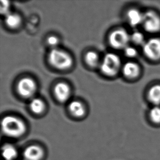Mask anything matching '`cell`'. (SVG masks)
Here are the masks:
<instances>
[{
  "label": "cell",
  "mask_w": 160,
  "mask_h": 160,
  "mask_svg": "<svg viewBox=\"0 0 160 160\" xmlns=\"http://www.w3.org/2000/svg\"><path fill=\"white\" fill-rule=\"evenodd\" d=\"M2 132L7 136L18 138L26 132V125L22 120L17 117L8 115L1 121Z\"/></svg>",
  "instance_id": "6da1fadb"
},
{
  "label": "cell",
  "mask_w": 160,
  "mask_h": 160,
  "mask_svg": "<svg viewBox=\"0 0 160 160\" xmlns=\"http://www.w3.org/2000/svg\"><path fill=\"white\" fill-rule=\"evenodd\" d=\"M48 60L53 67L59 69H66L71 67L73 60L67 52L58 49H52L48 55Z\"/></svg>",
  "instance_id": "7a4b0ae2"
},
{
  "label": "cell",
  "mask_w": 160,
  "mask_h": 160,
  "mask_svg": "<svg viewBox=\"0 0 160 160\" xmlns=\"http://www.w3.org/2000/svg\"><path fill=\"white\" fill-rule=\"evenodd\" d=\"M121 60L119 56L113 53H108L104 56L101 64L102 72L106 75L113 76L119 71Z\"/></svg>",
  "instance_id": "3957f363"
},
{
  "label": "cell",
  "mask_w": 160,
  "mask_h": 160,
  "mask_svg": "<svg viewBox=\"0 0 160 160\" xmlns=\"http://www.w3.org/2000/svg\"><path fill=\"white\" fill-rule=\"evenodd\" d=\"M131 39L130 35L123 29H118L113 31L109 36L110 45L115 49H125L128 47Z\"/></svg>",
  "instance_id": "277c9868"
},
{
  "label": "cell",
  "mask_w": 160,
  "mask_h": 160,
  "mask_svg": "<svg viewBox=\"0 0 160 160\" xmlns=\"http://www.w3.org/2000/svg\"><path fill=\"white\" fill-rule=\"evenodd\" d=\"M142 24L148 32H156L160 30V17L153 12H147L143 14Z\"/></svg>",
  "instance_id": "5b68a950"
},
{
  "label": "cell",
  "mask_w": 160,
  "mask_h": 160,
  "mask_svg": "<svg viewBox=\"0 0 160 160\" xmlns=\"http://www.w3.org/2000/svg\"><path fill=\"white\" fill-rule=\"evenodd\" d=\"M143 52L148 58L152 60L160 58V39L154 38L143 44Z\"/></svg>",
  "instance_id": "8992f818"
},
{
  "label": "cell",
  "mask_w": 160,
  "mask_h": 160,
  "mask_svg": "<svg viewBox=\"0 0 160 160\" xmlns=\"http://www.w3.org/2000/svg\"><path fill=\"white\" fill-rule=\"evenodd\" d=\"M17 90L22 97L31 98L36 92V85L34 80L31 78H22L18 84Z\"/></svg>",
  "instance_id": "52a82bcc"
},
{
  "label": "cell",
  "mask_w": 160,
  "mask_h": 160,
  "mask_svg": "<svg viewBox=\"0 0 160 160\" xmlns=\"http://www.w3.org/2000/svg\"><path fill=\"white\" fill-rule=\"evenodd\" d=\"M44 155L43 150L38 145H32L26 148L23 152L25 160H41Z\"/></svg>",
  "instance_id": "ba28073f"
},
{
  "label": "cell",
  "mask_w": 160,
  "mask_h": 160,
  "mask_svg": "<svg viewBox=\"0 0 160 160\" xmlns=\"http://www.w3.org/2000/svg\"><path fill=\"white\" fill-rule=\"evenodd\" d=\"M54 93L58 101L65 102L69 98L71 91L67 84L64 82H59L55 87Z\"/></svg>",
  "instance_id": "9c48e42d"
},
{
  "label": "cell",
  "mask_w": 160,
  "mask_h": 160,
  "mask_svg": "<svg viewBox=\"0 0 160 160\" xmlns=\"http://www.w3.org/2000/svg\"><path fill=\"white\" fill-rule=\"evenodd\" d=\"M128 18L131 26L136 27L143 23V14L136 9H131L128 12Z\"/></svg>",
  "instance_id": "30bf717a"
},
{
  "label": "cell",
  "mask_w": 160,
  "mask_h": 160,
  "mask_svg": "<svg viewBox=\"0 0 160 160\" xmlns=\"http://www.w3.org/2000/svg\"><path fill=\"white\" fill-rule=\"evenodd\" d=\"M123 73L128 78H135L138 76L139 68L136 63L132 62H128L123 65Z\"/></svg>",
  "instance_id": "8fae6325"
},
{
  "label": "cell",
  "mask_w": 160,
  "mask_h": 160,
  "mask_svg": "<svg viewBox=\"0 0 160 160\" xmlns=\"http://www.w3.org/2000/svg\"><path fill=\"white\" fill-rule=\"evenodd\" d=\"M69 110L72 115L77 118L82 117L85 112L84 106L78 101H73L70 103Z\"/></svg>",
  "instance_id": "7c38bea8"
},
{
  "label": "cell",
  "mask_w": 160,
  "mask_h": 160,
  "mask_svg": "<svg viewBox=\"0 0 160 160\" xmlns=\"http://www.w3.org/2000/svg\"><path fill=\"white\" fill-rule=\"evenodd\" d=\"M2 156L6 160H14L18 155L17 150L14 146L6 144L2 148Z\"/></svg>",
  "instance_id": "4fadbf2b"
},
{
  "label": "cell",
  "mask_w": 160,
  "mask_h": 160,
  "mask_svg": "<svg viewBox=\"0 0 160 160\" xmlns=\"http://www.w3.org/2000/svg\"><path fill=\"white\" fill-rule=\"evenodd\" d=\"M148 98L150 102L156 106L160 104V85H155L150 89Z\"/></svg>",
  "instance_id": "5bb4252c"
},
{
  "label": "cell",
  "mask_w": 160,
  "mask_h": 160,
  "mask_svg": "<svg viewBox=\"0 0 160 160\" xmlns=\"http://www.w3.org/2000/svg\"><path fill=\"white\" fill-rule=\"evenodd\" d=\"M5 22L11 28H15L20 24L21 19L19 16L17 14L9 13L6 15Z\"/></svg>",
  "instance_id": "9a60e30c"
},
{
  "label": "cell",
  "mask_w": 160,
  "mask_h": 160,
  "mask_svg": "<svg viewBox=\"0 0 160 160\" xmlns=\"http://www.w3.org/2000/svg\"><path fill=\"white\" fill-rule=\"evenodd\" d=\"M31 110L35 114H41L43 112L45 105L43 102L39 98H35L31 100L30 104Z\"/></svg>",
  "instance_id": "2e32d148"
},
{
  "label": "cell",
  "mask_w": 160,
  "mask_h": 160,
  "mask_svg": "<svg viewBox=\"0 0 160 160\" xmlns=\"http://www.w3.org/2000/svg\"><path fill=\"white\" fill-rule=\"evenodd\" d=\"M85 61L90 66L96 67L98 65L99 58L96 52H89L85 55Z\"/></svg>",
  "instance_id": "e0dca14e"
},
{
  "label": "cell",
  "mask_w": 160,
  "mask_h": 160,
  "mask_svg": "<svg viewBox=\"0 0 160 160\" xmlns=\"http://www.w3.org/2000/svg\"><path fill=\"white\" fill-rule=\"evenodd\" d=\"M150 117L155 123H160V107L156 106L150 111Z\"/></svg>",
  "instance_id": "ac0fdd59"
},
{
  "label": "cell",
  "mask_w": 160,
  "mask_h": 160,
  "mask_svg": "<svg viewBox=\"0 0 160 160\" xmlns=\"http://www.w3.org/2000/svg\"><path fill=\"white\" fill-rule=\"evenodd\" d=\"M131 39L136 44H144V37L143 34L139 31H135L130 36Z\"/></svg>",
  "instance_id": "d6986e66"
},
{
  "label": "cell",
  "mask_w": 160,
  "mask_h": 160,
  "mask_svg": "<svg viewBox=\"0 0 160 160\" xmlns=\"http://www.w3.org/2000/svg\"><path fill=\"white\" fill-rule=\"evenodd\" d=\"M9 8V2L7 1H1V13L6 15L8 14Z\"/></svg>",
  "instance_id": "ffe728a7"
},
{
  "label": "cell",
  "mask_w": 160,
  "mask_h": 160,
  "mask_svg": "<svg viewBox=\"0 0 160 160\" xmlns=\"http://www.w3.org/2000/svg\"><path fill=\"white\" fill-rule=\"evenodd\" d=\"M124 49H125V54L128 57L133 58L134 56H136L137 52L136 49L133 47L128 46Z\"/></svg>",
  "instance_id": "44dd1931"
},
{
  "label": "cell",
  "mask_w": 160,
  "mask_h": 160,
  "mask_svg": "<svg viewBox=\"0 0 160 160\" xmlns=\"http://www.w3.org/2000/svg\"><path fill=\"white\" fill-rule=\"evenodd\" d=\"M47 41H48V44L52 47H55L58 43V38L55 36H53L49 37Z\"/></svg>",
  "instance_id": "7402d4cb"
}]
</instances>
